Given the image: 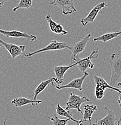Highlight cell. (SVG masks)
<instances>
[{
  "instance_id": "cell-29",
  "label": "cell",
  "mask_w": 121,
  "mask_h": 125,
  "mask_svg": "<svg viewBox=\"0 0 121 125\" xmlns=\"http://www.w3.org/2000/svg\"><path fill=\"white\" fill-rule=\"evenodd\" d=\"M1 46H2V45H1V44H0V48H1Z\"/></svg>"
},
{
  "instance_id": "cell-23",
  "label": "cell",
  "mask_w": 121,
  "mask_h": 125,
  "mask_svg": "<svg viewBox=\"0 0 121 125\" xmlns=\"http://www.w3.org/2000/svg\"><path fill=\"white\" fill-rule=\"evenodd\" d=\"M118 104L121 108V93H118Z\"/></svg>"
},
{
  "instance_id": "cell-11",
  "label": "cell",
  "mask_w": 121,
  "mask_h": 125,
  "mask_svg": "<svg viewBox=\"0 0 121 125\" xmlns=\"http://www.w3.org/2000/svg\"><path fill=\"white\" fill-rule=\"evenodd\" d=\"M76 65L77 62H74L71 64L68 65V66H55L54 69V72L55 74L56 83H57L58 85H61V84H63L64 78V75L66 72L71 67H74Z\"/></svg>"
},
{
  "instance_id": "cell-10",
  "label": "cell",
  "mask_w": 121,
  "mask_h": 125,
  "mask_svg": "<svg viewBox=\"0 0 121 125\" xmlns=\"http://www.w3.org/2000/svg\"><path fill=\"white\" fill-rule=\"evenodd\" d=\"M89 75V73L86 72L84 73H83V75L82 77L76 78V79H73L71 81V82L68 83L67 84L64 85H57L56 86V88L58 90L64 89V88H74L77 89L81 92L83 90V83L84 82V79L86 78Z\"/></svg>"
},
{
  "instance_id": "cell-2",
  "label": "cell",
  "mask_w": 121,
  "mask_h": 125,
  "mask_svg": "<svg viewBox=\"0 0 121 125\" xmlns=\"http://www.w3.org/2000/svg\"><path fill=\"white\" fill-rule=\"evenodd\" d=\"M91 100L89 99L86 96H80L73 93L71 91L70 92L68 102L66 103L67 106L65 107L66 110L69 111L70 109H75L77 111L78 113L81 114H83V112L80 109V106L85 102H89Z\"/></svg>"
},
{
  "instance_id": "cell-3",
  "label": "cell",
  "mask_w": 121,
  "mask_h": 125,
  "mask_svg": "<svg viewBox=\"0 0 121 125\" xmlns=\"http://www.w3.org/2000/svg\"><path fill=\"white\" fill-rule=\"evenodd\" d=\"M70 49V46L67 45L65 42H59L58 40H53L52 41L50 42V43L45 48H43L41 49H38L33 52H28L23 54V55L27 58H30L34 55L39 54V53L44 52L50 51H57V50H62L64 49Z\"/></svg>"
},
{
  "instance_id": "cell-12",
  "label": "cell",
  "mask_w": 121,
  "mask_h": 125,
  "mask_svg": "<svg viewBox=\"0 0 121 125\" xmlns=\"http://www.w3.org/2000/svg\"><path fill=\"white\" fill-rule=\"evenodd\" d=\"M104 108L107 111L106 116L101 120L97 119V122L93 123L92 125H116V122L118 119L116 117L115 113L106 106H105Z\"/></svg>"
},
{
  "instance_id": "cell-20",
  "label": "cell",
  "mask_w": 121,
  "mask_h": 125,
  "mask_svg": "<svg viewBox=\"0 0 121 125\" xmlns=\"http://www.w3.org/2000/svg\"><path fill=\"white\" fill-rule=\"evenodd\" d=\"M32 4V0H20L18 6L13 9V11H16L19 9H29Z\"/></svg>"
},
{
  "instance_id": "cell-21",
  "label": "cell",
  "mask_w": 121,
  "mask_h": 125,
  "mask_svg": "<svg viewBox=\"0 0 121 125\" xmlns=\"http://www.w3.org/2000/svg\"><path fill=\"white\" fill-rule=\"evenodd\" d=\"M49 120L52 122L53 125H68V122L70 120V118L67 119H59L56 114L53 117H48Z\"/></svg>"
},
{
  "instance_id": "cell-5",
  "label": "cell",
  "mask_w": 121,
  "mask_h": 125,
  "mask_svg": "<svg viewBox=\"0 0 121 125\" xmlns=\"http://www.w3.org/2000/svg\"><path fill=\"white\" fill-rule=\"evenodd\" d=\"M91 36H92L91 34H88L83 38L77 40V41L74 43L73 46H70V50H71V52H72L71 60L73 62H76V60L79 58V54L84 51L88 42L90 40Z\"/></svg>"
},
{
  "instance_id": "cell-17",
  "label": "cell",
  "mask_w": 121,
  "mask_h": 125,
  "mask_svg": "<svg viewBox=\"0 0 121 125\" xmlns=\"http://www.w3.org/2000/svg\"><path fill=\"white\" fill-rule=\"evenodd\" d=\"M56 83V78L53 77L51 78H49V79H46V80L43 81L41 82L40 83V84L37 86V88L35 89L34 90V99L37 100V97L38 96V95L40 93H41L42 92H43L45 90V88L47 87L48 85H50V84H52L53 85V83Z\"/></svg>"
},
{
  "instance_id": "cell-22",
  "label": "cell",
  "mask_w": 121,
  "mask_h": 125,
  "mask_svg": "<svg viewBox=\"0 0 121 125\" xmlns=\"http://www.w3.org/2000/svg\"><path fill=\"white\" fill-rule=\"evenodd\" d=\"M104 90L102 88H100V87L95 86V95L97 98V99L101 100L103 98L104 96Z\"/></svg>"
},
{
  "instance_id": "cell-8",
  "label": "cell",
  "mask_w": 121,
  "mask_h": 125,
  "mask_svg": "<svg viewBox=\"0 0 121 125\" xmlns=\"http://www.w3.org/2000/svg\"><path fill=\"white\" fill-rule=\"evenodd\" d=\"M107 5L105 2H101L100 3L97 4L93 9L91 10L90 12L88 13V15L84 18H83L82 19L80 20V22L83 27L86 26V25L89 22H93L94 20L95 19L96 17L98 15L101 10H102L103 8L107 7Z\"/></svg>"
},
{
  "instance_id": "cell-15",
  "label": "cell",
  "mask_w": 121,
  "mask_h": 125,
  "mask_svg": "<svg viewBox=\"0 0 121 125\" xmlns=\"http://www.w3.org/2000/svg\"><path fill=\"white\" fill-rule=\"evenodd\" d=\"M97 110V106L95 105H89L86 104L83 106V120L84 122L88 120L89 125H92V117L93 113Z\"/></svg>"
},
{
  "instance_id": "cell-7",
  "label": "cell",
  "mask_w": 121,
  "mask_h": 125,
  "mask_svg": "<svg viewBox=\"0 0 121 125\" xmlns=\"http://www.w3.org/2000/svg\"><path fill=\"white\" fill-rule=\"evenodd\" d=\"M0 44L6 49L13 58H15L18 56L24 54L25 45H18L13 43H9L3 41L0 39Z\"/></svg>"
},
{
  "instance_id": "cell-28",
  "label": "cell",
  "mask_w": 121,
  "mask_h": 125,
  "mask_svg": "<svg viewBox=\"0 0 121 125\" xmlns=\"http://www.w3.org/2000/svg\"><path fill=\"white\" fill-rule=\"evenodd\" d=\"M77 125H83V122H82V123H79V124Z\"/></svg>"
},
{
  "instance_id": "cell-14",
  "label": "cell",
  "mask_w": 121,
  "mask_h": 125,
  "mask_svg": "<svg viewBox=\"0 0 121 125\" xmlns=\"http://www.w3.org/2000/svg\"><path fill=\"white\" fill-rule=\"evenodd\" d=\"M42 102L43 101L41 100L31 99L21 97L20 96L19 97L13 99L11 102L13 105H14L15 107H22V106L28 105V104H31L32 106H35L36 105L42 103Z\"/></svg>"
},
{
  "instance_id": "cell-1",
  "label": "cell",
  "mask_w": 121,
  "mask_h": 125,
  "mask_svg": "<svg viewBox=\"0 0 121 125\" xmlns=\"http://www.w3.org/2000/svg\"><path fill=\"white\" fill-rule=\"evenodd\" d=\"M110 63L112 69L110 84L114 87L118 81L121 78V49L111 55Z\"/></svg>"
},
{
  "instance_id": "cell-24",
  "label": "cell",
  "mask_w": 121,
  "mask_h": 125,
  "mask_svg": "<svg viewBox=\"0 0 121 125\" xmlns=\"http://www.w3.org/2000/svg\"><path fill=\"white\" fill-rule=\"evenodd\" d=\"M8 1H9V0H0V7H2V6L4 5V4Z\"/></svg>"
},
{
  "instance_id": "cell-6",
  "label": "cell",
  "mask_w": 121,
  "mask_h": 125,
  "mask_svg": "<svg viewBox=\"0 0 121 125\" xmlns=\"http://www.w3.org/2000/svg\"><path fill=\"white\" fill-rule=\"evenodd\" d=\"M50 4L60 8L62 13L65 15H71L77 11L74 0H53Z\"/></svg>"
},
{
  "instance_id": "cell-16",
  "label": "cell",
  "mask_w": 121,
  "mask_h": 125,
  "mask_svg": "<svg viewBox=\"0 0 121 125\" xmlns=\"http://www.w3.org/2000/svg\"><path fill=\"white\" fill-rule=\"evenodd\" d=\"M93 79H94L95 83V86L100 87L104 90L106 88H109V89H111L112 90L118 92V93H121V91L119 88H117V87H114L113 86H112L110 84H108L107 82L103 78L100 77L97 75H94Z\"/></svg>"
},
{
  "instance_id": "cell-18",
  "label": "cell",
  "mask_w": 121,
  "mask_h": 125,
  "mask_svg": "<svg viewBox=\"0 0 121 125\" xmlns=\"http://www.w3.org/2000/svg\"><path fill=\"white\" fill-rule=\"evenodd\" d=\"M56 114H58V115H60V116L65 117L67 118H70V120H72L73 122L76 123L77 125H79V123L84 122L83 119L78 120L74 118L73 117V114H71V113H70L68 111L63 108L59 104H58L56 107Z\"/></svg>"
},
{
  "instance_id": "cell-4",
  "label": "cell",
  "mask_w": 121,
  "mask_h": 125,
  "mask_svg": "<svg viewBox=\"0 0 121 125\" xmlns=\"http://www.w3.org/2000/svg\"><path fill=\"white\" fill-rule=\"evenodd\" d=\"M98 49H94L90 55L83 58H78L76 60L75 62H77L76 66L82 73H84L89 69H93L94 67L95 64L93 63L91 60L98 57Z\"/></svg>"
},
{
  "instance_id": "cell-27",
  "label": "cell",
  "mask_w": 121,
  "mask_h": 125,
  "mask_svg": "<svg viewBox=\"0 0 121 125\" xmlns=\"http://www.w3.org/2000/svg\"><path fill=\"white\" fill-rule=\"evenodd\" d=\"M6 122H7V119H5L4 120V122H3V124H2V125H6Z\"/></svg>"
},
{
  "instance_id": "cell-26",
  "label": "cell",
  "mask_w": 121,
  "mask_h": 125,
  "mask_svg": "<svg viewBox=\"0 0 121 125\" xmlns=\"http://www.w3.org/2000/svg\"><path fill=\"white\" fill-rule=\"evenodd\" d=\"M118 125H121V118L118 120Z\"/></svg>"
},
{
  "instance_id": "cell-19",
  "label": "cell",
  "mask_w": 121,
  "mask_h": 125,
  "mask_svg": "<svg viewBox=\"0 0 121 125\" xmlns=\"http://www.w3.org/2000/svg\"><path fill=\"white\" fill-rule=\"evenodd\" d=\"M121 36V31H116V32H112L105 33L99 37H95L93 39V42L101 41L103 43H106L107 42L111 40L114 38H116L118 36Z\"/></svg>"
},
{
  "instance_id": "cell-9",
  "label": "cell",
  "mask_w": 121,
  "mask_h": 125,
  "mask_svg": "<svg viewBox=\"0 0 121 125\" xmlns=\"http://www.w3.org/2000/svg\"><path fill=\"white\" fill-rule=\"evenodd\" d=\"M0 33L4 35L7 38L9 37H13V38H24L26 39L28 42H34L37 39V36L34 34H28L26 32H21V31L17 30H4L0 29Z\"/></svg>"
},
{
  "instance_id": "cell-13",
  "label": "cell",
  "mask_w": 121,
  "mask_h": 125,
  "mask_svg": "<svg viewBox=\"0 0 121 125\" xmlns=\"http://www.w3.org/2000/svg\"><path fill=\"white\" fill-rule=\"evenodd\" d=\"M46 20L47 22L49 25V28H50V31L52 32H54L55 34H61V36L67 34L68 32L65 30L62 25L54 21L52 19L51 16H50V14H47V15L46 16Z\"/></svg>"
},
{
  "instance_id": "cell-25",
  "label": "cell",
  "mask_w": 121,
  "mask_h": 125,
  "mask_svg": "<svg viewBox=\"0 0 121 125\" xmlns=\"http://www.w3.org/2000/svg\"><path fill=\"white\" fill-rule=\"evenodd\" d=\"M117 88H119V89L121 91V82L118 83V84H117Z\"/></svg>"
}]
</instances>
